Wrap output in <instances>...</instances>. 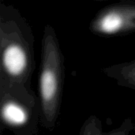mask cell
<instances>
[{
	"mask_svg": "<svg viewBox=\"0 0 135 135\" xmlns=\"http://www.w3.org/2000/svg\"><path fill=\"white\" fill-rule=\"evenodd\" d=\"M65 78L64 56L55 28L47 25L41 42L38 82L40 125L53 131L58 122Z\"/></svg>",
	"mask_w": 135,
	"mask_h": 135,
	"instance_id": "obj_2",
	"label": "cell"
},
{
	"mask_svg": "<svg viewBox=\"0 0 135 135\" xmlns=\"http://www.w3.org/2000/svg\"><path fill=\"white\" fill-rule=\"evenodd\" d=\"M134 132H135V123L131 118L124 119L117 128L104 132L101 120L97 115H92L81 125L79 135H131Z\"/></svg>",
	"mask_w": 135,
	"mask_h": 135,
	"instance_id": "obj_5",
	"label": "cell"
},
{
	"mask_svg": "<svg viewBox=\"0 0 135 135\" xmlns=\"http://www.w3.org/2000/svg\"><path fill=\"white\" fill-rule=\"evenodd\" d=\"M89 30L100 36L135 32V0H123L102 8L91 21Z\"/></svg>",
	"mask_w": 135,
	"mask_h": 135,
	"instance_id": "obj_4",
	"label": "cell"
},
{
	"mask_svg": "<svg viewBox=\"0 0 135 135\" xmlns=\"http://www.w3.org/2000/svg\"><path fill=\"white\" fill-rule=\"evenodd\" d=\"M102 73L119 85L135 90V59L103 68Z\"/></svg>",
	"mask_w": 135,
	"mask_h": 135,
	"instance_id": "obj_6",
	"label": "cell"
},
{
	"mask_svg": "<svg viewBox=\"0 0 135 135\" xmlns=\"http://www.w3.org/2000/svg\"><path fill=\"white\" fill-rule=\"evenodd\" d=\"M34 36L28 21L13 6L0 3V83L33 91Z\"/></svg>",
	"mask_w": 135,
	"mask_h": 135,
	"instance_id": "obj_1",
	"label": "cell"
},
{
	"mask_svg": "<svg viewBox=\"0 0 135 135\" xmlns=\"http://www.w3.org/2000/svg\"><path fill=\"white\" fill-rule=\"evenodd\" d=\"M1 125L15 135H36L40 109L34 91L0 83Z\"/></svg>",
	"mask_w": 135,
	"mask_h": 135,
	"instance_id": "obj_3",
	"label": "cell"
}]
</instances>
